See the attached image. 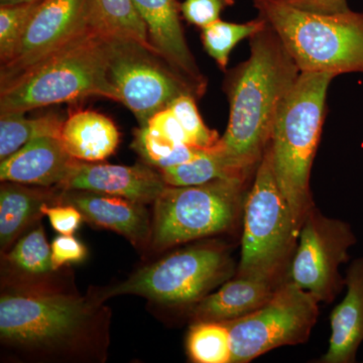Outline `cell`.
Returning a JSON list of instances; mask_svg holds the SVG:
<instances>
[{
  "label": "cell",
  "instance_id": "cell-1",
  "mask_svg": "<svg viewBox=\"0 0 363 363\" xmlns=\"http://www.w3.org/2000/svg\"><path fill=\"white\" fill-rule=\"evenodd\" d=\"M250 59L226 77L229 119L217 147L250 175L271 143L279 107L301 71L269 25L250 38Z\"/></svg>",
  "mask_w": 363,
  "mask_h": 363
},
{
  "label": "cell",
  "instance_id": "cell-2",
  "mask_svg": "<svg viewBox=\"0 0 363 363\" xmlns=\"http://www.w3.org/2000/svg\"><path fill=\"white\" fill-rule=\"evenodd\" d=\"M108 35L88 28L58 51L0 86V113L28 112L88 97L118 102L107 76Z\"/></svg>",
  "mask_w": 363,
  "mask_h": 363
},
{
  "label": "cell",
  "instance_id": "cell-3",
  "mask_svg": "<svg viewBox=\"0 0 363 363\" xmlns=\"http://www.w3.org/2000/svg\"><path fill=\"white\" fill-rule=\"evenodd\" d=\"M335 76L301 72L279 107L272 128L274 175L298 230L313 207L310 176L326 111L329 86Z\"/></svg>",
  "mask_w": 363,
  "mask_h": 363
},
{
  "label": "cell",
  "instance_id": "cell-4",
  "mask_svg": "<svg viewBox=\"0 0 363 363\" xmlns=\"http://www.w3.org/2000/svg\"><path fill=\"white\" fill-rule=\"evenodd\" d=\"M301 72L363 73V13H317L286 0H255Z\"/></svg>",
  "mask_w": 363,
  "mask_h": 363
},
{
  "label": "cell",
  "instance_id": "cell-5",
  "mask_svg": "<svg viewBox=\"0 0 363 363\" xmlns=\"http://www.w3.org/2000/svg\"><path fill=\"white\" fill-rule=\"evenodd\" d=\"M243 214L238 276L279 278L300 230L274 175L269 145L257 167Z\"/></svg>",
  "mask_w": 363,
  "mask_h": 363
},
{
  "label": "cell",
  "instance_id": "cell-6",
  "mask_svg": "<svg viewBox=\"0 0 363 363\" xmlns=\"http://www.w3.org/2000/svg\"><path fill=\"white\" fill-rule=\"evenodd\" d=\"M247 181L219 179L202 185H167L155 201L152 247L164 250L230 228L245 206Z\"/></svg>",
  "mask_w": 363,
  "mask_h": 363
},
{
  "label": "cell",
  "instance_id": "cell-7",
  "mask_svg": "<svg viewBox=\"0 0 363 363\" xmlns=\"http://www.w3.org/2000/svg\"><path fill=\"white\" fill-rule=\"evenodd\" d=\"M92 317L89 303L75 296L2 294L0 337L2 343L28 350L61 347L83 335Z\"/></svg>",
  "mask_w": 363,
  "mask_h": 363
},
{
  "label": "cell",
  "instance_id": "cell-8",
  "mask_svg": "<svg viewBox=\"0 0 363 363\" xmlns=\"http://www.w3.org/2000/svg\"><path fill=\"white\" fill-rule=\"evenodd\" d=\"M107 76L118 102L140 126L182 95L195 96L187 81L159 52L135 40L108 37Z\"/></svg>",
  "mask_w": 363,
  "mask_h": 363
},
{
  "label": "cell",
  "instance_id": "cell-9",
  "mask_svg": "<svg viewBox=\"0 0 363 363\" xmlns=\"http://www.w3.org/2000/svg\"><path fill=\"white\" fill-rule=\"evenodd\" d=\"M319 303L289 279L255 312L222 322L230 334L231 363L250 362L281 346L306 342L316 323Z\"/></svg>",
  "mask_w": 363,
  "mask_h": 363
},
{
  "label": "cell",
  "instance_id": "cell-10",
  "mask_svg": "<svg viewBox=\"0 0 363 363\" xmlns=\"http://www.w3.org/2000/svg\"><path fill=\"white\" fill-rule=\"evenodd\" d=\"M230 274V260L221 248H187L143 267L107 291L104 297L136 295L161 304H191L204 298Z\"/></svg>",
  "mask_w": 363,
  "mask_h": 363
},
{
  "label": "cell",
  "instance_id": "cell-11",
  "mask_svg": "<svg viewBox=\"0 0 363 363\" xmlns=\"http://www.w3.org/2000/svg\"><path fill=\"white\" fill-rule=\"evenodd\" d=\"M289 279L319 302H331L345 285L339 267L347 262L357 236L350 224L324 216L313 206L306 215Z\"/></svg>",
  "mask_w": 363,
  "mask_h": 363
},
{
  "label": "cell",
  "instance_id": "cell-12",
  "mask_svg": "<svg viewBox=\"0 0 363 363\" xmlns=\"http://www.w3.org/2000/svg\"><path fill=\"white\" fill-rule=\"evenodd\" d=\"M92 0H43L16 52L0 69V86L18 77L92 28Z\"/></svg>",
  "mask_w": 363,
  "mask_h": 363
},
{
  "label": "cell",
  "instance_id": "cell-13",
  "mask_svg": "<svg viewBox=\"0 0 363 363\" xmlns=\"http://www.w3.org/2000/svg\"><path fill=\"white\" fill-rule=\"evenodd\" d=\"M167 184L161 174L142 164L121 166L75 160L58 188L117 196L138 203L156 201Z\"/></svg>",
  "mask_w": 363,
  "mask_h": 363
},
{
  "label": "cell",
  "instance_id": "cell-14",
  "mask_svg": "<svg viewBox=\"0 0 363 363\" xmlns=\"http://www.w3.org/2000/svg\"><path fill=\"white\" fill-rule=\"evenodd\" d=\"M145 23L150 45L187 81L196 98L206 91V78L202 75L189 49L177 0H133Z\"/></svg>",
  "mask_w": 363,
  "mask_h": 363
},
{
  "label": "cell",
  "instance_id": "cell-15",
  "mask_svg": "<svg viewBox=\"0 0 363 363\" xmlns=\"http://www.w3.org/2000/svg\"><path fill=\"white\" fill-rule=\"evenodd\" d=\"M64 192V203L80 210L86 220L121 234L135 247H145L152 238L149 215L142 203L91 191Z\"/></svg>",
  "mask_w": 363,
  "mask_h": 363
},
{
  "label": "cell",
  "instance_id": "cell-16",
  "mask_svg": "<svg viewBox=\"0 0 363 363\" xmlns=\"http://www.w3.org/2000/svg\"><path fill=\"white\" fill-rule=\"evenodd\" d=\"M76 159L60 138L45 136L26 143L0 164V180L23 185L58 188Z\"/></svg>",
  "mask_w": 363,
  "mask_h": 363
},
{
  "label": "cell",
  "instance_id": "cell-17",
  "mask_svg": "<svg viewBox=\"0 0 363 363\" xmlns=\"http://www.w3.org/2000/svg\"><path fill=\"white\" fill-rule=\"evenodd\" d=\"M345 285L347 293L331 314L330 343L321 362H355L363 342V257L351 264Z\"/></svg>",
  "mask_w": 363,
  "mask_h": 363
},
{
  "label": "cell",
  "instance_id": "cell-18",
  "mask_svg": "<svg viewBox=\"0 0 363 363\" xmlns=\"http://www.w3.org/2000/svg\"><path fill=\"white\" fill-rule=\"evenodd\" d=\"M279 278L240 277L206 295L196 305V322H227L255 312L269 302L281 283Z\"/></svg>",
  "mask_w": 363,
  "mask_h": 363
},
{
  "label": "cell",
  "instance_id": "cell-19",
  "mask_svg": "<svg viewBox=\"0 0 363 363\" xmlns=\"http://www.w3.org/2000/svg\"><path fill=\"white\" fill-rule=\"evenodd\" d=\"M60 140L74 159L94 162L114 154L121 135L108 116L93 111H78L65 119Z\"/></svg>",
  "mask_w": 363,
  "mask_h": 363
},
{
  "label": "cell",
  "instance_id": "cell-20",
  "mask_svg": "<svg viewBox=\"0 0 363 363\" xmlns=\"http://www.w3.org/2000/svg\"><path fill=\"white\" fill-rule=\"evenodd\" d=\"M52 191L38 186L2 182L0 189V245L6 250L40 215L43 205L54 199Z\"/></svg>",
  "mask_w": 363,
  "mask_h": 363
},
{
  "label": "cell",
  "instance_id": "cell-21",
  "mask_svg": "<svg viewBox=\"0 0 363 363\" xmlns=\"http://www.w3.org/2000/svg\"><path fill=\"white\" fill-rule=\"evenodd\" d=\"M162 180L168 186L183 187V186L202 185L219 179H243L248 180L250 174L236 167L218 149L217 145L212 149L206 150L194 161L159 169Z\"/></svg>",
  "mask_w": 363,
  "mask_h": 363
},
{
  "label": "cell",
  "instance_id": "cell-22",
  "mask_svg": "<svg viewBox=\"0 0 363 363\" xmlns=\"http://www.w3.org/2000/svg\"><path fill=\"white\" fill-rule=\"evenodd\" d=\"M0 160L6 159L37 138H60L65 119L56 113L26 118L25 112L0 113Z\"/></svg>",
  "mask_w": 363,
  "mask_h": 363
},
{
  "label": "cell",
  "instance_id": "cell-23",
  "mask_svg": "<svg viewBox=\"0 0 363 363\" xmlns=\"http://www.w3.org/2000/svg\"><path fill=\"white\" fill-rule=\"evenodd\" d=\"M92 26L108 37L135 40L152 48L133 0H92Z\"/></svg>",
  "mask_w": 363,
  "mask_h": 363
},
{
  "label": "cell",
  "instance_id": "cell-24",
  "mask_svg": "<svg viewBox=\"0 0 363 363\" xmlns=\"http://www.w3.org/2000/svg\"><path fill=\"white\" fill-rule=\"evenodd\" d=\"M267 21L259 16L257 20L245 23H227L218 20L202 28L203 47L207 54L216 62L221 70L225 71L229 56L240 40L250 39L255 33L264 30Z\"/></svg>",
  "mask_w": 363,
  "mask_h": 363
},
{
  "label": "cell",
  "instance_id": "cell-25",
  "mask_svg": "<svg viewBox=\"0 0 363 363\" xmlns=\"http://www.w3.org/2000/svg\"><path fill=\"white\" fill-rule=\"evenodd\" d=\"M189 357L198 363H231L228 328L221 322H196L187 338Z\"/></svg>",
  "mask_w": 363,
  "mask_h": 363
},
{
  "label": "cell",
  "instance_id": "cell-26",
  "mask_svg": "<svg viewBox=\"0 0 363 363\" xmlns=\"http://www.w3.org/2000/svg\"><path fill=\"white\" fill-rule=\"evenodd\" d=\"M9 262L28 274H45L54 271L52 248L42 226L26 234L7 255Z\"/></svg>",
  "mask_w": 363,
  "mask_h": 363
},
{
  "label": "cell",
  "instance_id": "cell-27",
  "mask_svg": "<svg viewBox=\"0 0 363 363\" xmlns=\"http://www.w3.org/2000/svg\"><path fill=\"white\" fill-rule=\"evenodd\" d=\"M43 0L0 6V62L11 61L33 13Z\"/></svg>",
  "mask_w": 363,
  "mask_h": 363
},
{
  "label": "cell",
  "instance_id": "cell-28",
  "mask_svg": "<svg viewBox=\"0 0 363 363\" xmlns=\"http://www.w3.org/2000/svg\"><path fill=\"white\" fill-rule=\"evenodd\" d=\"M169 107L183 126L191 147L209 150L218 143L220 140L218 133L210 130L203 121L196 105L194 95H182Z\"/></svg>",
  "mask_w": 363,
  "mask_h": 363
},
{
  "label": "cell",
  "instance_id": "cell-29",
  "mask_svg": "<svg viewBox=\"0 0 363 363\" xmlns=\"http://www.w3.org/2000/svg\"><path fill=\"white\" fill-rule=\"evenodd\" d=\"M233 4L234 0H185L180 11L184 20L202 30L220 20L222 11Z\"/></svg>",
  "mask_w": 363,
  "mask_h": 363
},
{
  "label": "cell",
  "instance_id": "cell-30",
  "mask_svg": "<svg viewBox=\"0 0 363 363\" xmlns=\"http://www.w3.org/2000/svg\"><path fill=\"white\" fill-rule=\"evenodd\" d=\"M143 126L176 147L182 145H190L188 136L171 107L157 112Z\"/></svg>",
  "mask_w": 363,
  "mask_h": 363
},
{
  "label": "cell",
  "instance_id": "cell-31",
  "mask_svg": "<svg viewBox=\"0 0 363 363\" xmlns=\"http://www.w3.org/2000/svg\"><path fill=\"white\" fill-rule=\"evenodd\" d=\"M51 248L54 271L65 264L82 262L87 255L84 245L72 235L61 234L52 241Z\"/></svg>",
  "mask_w": 363,
  "mask_h": 363
},
{
  "label": "cell",
  "instance_id": "cell-32",
  "mask_svg": "<svg viewBox=\"0 0 363 363\" xmlns=\"http://www.w3.org/2000/svg\"><path fill=\"white\" fill-rule=\"evenodd\" d=\"M40 212L49 217L52 228L63 235H73L83 220L80 210L71 204L55 207L45 204L40 208Z\"/></svg>",
  "mask_w": 363,
  "mask_h": 363
},
{
  "label": "cell",
  "instance_id": "cell-33",
  "mask_svg": "<svg viewBox=\"0 0 363 363\" xmlns=\"http://www.w3.org/2000/svg\"><path fill=\"white\" fill-rule=\"evenodd\" d=\"M302 11L317 13H339L350 11L347 0H286Z\"/></svg>",
  "mask_w": 363,
  "mask_h": 363
},
{
  "label": "cell",
  "instance_id": "cell-34",
  "mask_svg": "<svg viewBox=\"0 0 363 363\" xmlns=\"http://www.w3.org/2000/svg\"><path fill=\"white\" fill-rule=\"evenodd\" d=\"M38 1V0H0V6H7V4H23V2Z\"/></svg>",
  "mask_w": 363,
  "mask_h": 363
}]
</instances>
